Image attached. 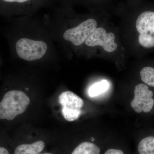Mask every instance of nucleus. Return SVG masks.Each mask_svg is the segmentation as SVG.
<instances>
[{"label":"nucleus","mask_w":154,"mask_h":154,"mask_svg":"<svg viewBox=\"0 0 154 154\" xmlns=\"http://www.w3.org/2000/svg\"><path fill=\"white\" fill-rule=\"evenodd\" d=\"M100 149L95 144L90 142L80 143L71 154H100Z\"/></svg>","instance_id":"obj_9"},{"label":"nucleus","mask_w":154,"mask_h":154,"mask_svg":"<svg viewBox=\"0 0 154 154\" xmlns=\"http://www.w3.org/2000/svg\"><path fill=\"white\" fill-rule=\"evenodd\" d=\"M44 142L39 140L30 144L20 145L15 149L14 154H38L44 149Z\"/></svg>","instance_id":"obj_8"},{"label":"nucleus","mask_w":154,"mask_h":154,"mask_svg":"<svg viewBox=\"0 0 154 154\" xmlns=\"http://www.w3.org/2000/svg\"><path fill=\"white\" fill-rule=\"evenodd\" d=\"M59 102L62 107V113L67 121H74L80 117L84 101L72 91L63 92L59 97Z\"/></svg>","instance_id":"obj_4"},{"label":"nucleus","mask_w":154,"mask_h":154,"mask_svg":"<svg viewBox=\"0 0 154 154\" xmlns=\"http://www.w3.org/2000/svg\"><path fill=\"white\" fill-rule=\"evenodd\" d=\"M0 154H9L8 151L4 147L0 148Z\"/></svg>","instance_id":"obj_15"},{"label":"nucleus","mask_w":154,"mask_h":154,"mask_svg":"<svg viewBox=\"0 0 154 154\" xmlns=\"http://www.w3.org/2000/svg\"><path fill=\"white\" fill-rule=\"evenodd\" d=\"M104 154H125L124 152L119 149H110L107 150Z\"/></svg>","instance_id":"obj_14"},{"label":"nucleus","mask_w":154,"mask_h":154,"mask_svg":"<svg viewBox=\"0 0 154 154\" xmlns=\"http://www.w3.org/2000/svg\"><path fill=\"white\" fill-rule=\"evenodd\" d=\"M140 154H154V136H149L144 138L138 145Z\"/></svg>","instance_id":"obj_10"},{"label":"nucleus","mask_w":154,"mask_h":154,"mask_svg":"<svg viewBox=\"0 0 154 154\" xmlns=\"http://www.w3.org/2000/svg\"><path fill=\"white\" fill-rule=\"evenodd\" d=\"M67 1H81V2H88V1H93V0H67Z\"/></svg>","instance_id":"obj_16"},{"label":"nucleus","mask_w":154,"mask_h":154,"mask_svg":"<svg viewBox=\"0 0 154 154\" xmlns=\"http://www.w3.org/2000/svg\"><path fill=\"white\" fill-rule=\"evenodd\" d=\"M16 51L22 59L32 61L40 59L46 53L47 45L44 42L22 38L17 42Z\"/></svg>","instance_id":"obj_3"},{"label":"nucleus","mask_w":154,"mask_h":154,"mask_svg":"<svg viewBox=\"0 0 154 154\" xmlns=\"http://www.w3.org/2000/svg\"><path fill=\"white\" fill-rule=\"evenodd\" d=\"M136 28L139 33L138 41L142 47L147 49L154 48V11L146 10L139 15Z\"/></svg>","instance_id":"obj_2"},{"label":"nucleus","mask_w":154,"mask_h":154,"mask_svg":"<svg viewBox=\"0 0 154 154\" xmlns=\"http://www.w3.org/2000/svg\"><path fill=\"white\" fill-rule=\"evenodd\" d=\"M30 99L23 91L13 90L7 92L0 103V119L11 121L25 112Z\"/></svg>","instance_id":"obj_1"},{"label":"nucleus","mask_w":154,"mask_h":154,"mask_svg":"<svg viewBox=\"0 0 154 154\" xmlns=\"http://www.w3.org/2000/svg\"><path fill=\"white\" fill-rule=\"evenodd\" d=\"M134 97L131 103L134 110L137 113H148L154 107V92L145 84H140L135 88Z\"/></svg>","instance_id":"obj_5"},{"label":"nucleus","mask_w":154,"mask_h":154,"mask_svg":"<svg viewBox=\"0 0 154 154\" xmlns=\"http://www.w3.org/2000/svg\"><path fill=\"white\" fill-rule=\"evenodd\" d=\"M115 39V36L113 33H107L104 28L101 27L96 28L85 42L86 45L90 47L101 46L107 52H112L118 48Z\"/></svg>","instance_id":"obj_7"},{"label":"nucleus","mask_w":154,"mask_h":154,"mask_svg":"<svg viewBox=\"0 0 154 154\" xmlns=\"http://www.w3.org/2000/svg\"><path fill=\"white\" fill-rule=\"evenodd\" d=\"M141 79L145 84L149 87L154 88V67L146 66L140 72Z\"/></svg>","instance_id":"obj_12"},{"label":"nucleus","mask_w":154,"mask_h":154,"mask_svg":"<svg viewBox=\"0 0 154 154\" xmlns=\"http://www.w3.org/2000/svg\"><path fill=\"white\" fill-rule=\"evenodd\" d=\"M52 154L49 153H44V154Z\"/></svg>","instance_id":"obj_17"},{"label":"nucleus","mask_w":154,"mask_h":154,"mask_svg":"<svg viewBox=\"0 0 154 154\" xmlns=\"http://www.w3.org/2000/svg\"><path fill=\"white\" fill-rule=\"evenodd\" d=\"M97 22L95 19H89L77 27L66 30L63 33L65 40L71 42L75 46L81 45L96 29Z\"/></svg>","instance_id":"obj_6"},{"label":"nucleus","mask_w":154,"mask_h":154,"mask_svg":"<svg viewBox=\"0 0 154 154\" xmlns=\"http://www.w3.org/2000/svg\"><path fill=\"white\" fill-rule=\"evenodd\" d=\"M109 87V83L107 80H102L91 86L88 91V94L90 97H96L106 92Z\"/></svg>","instance_id":"obj_11"},{"label":"nucleus","mask_w":154,"mask_h":154,"mask_svg":"<svg viewBox=\"0 0 154 154\" xmlns=\"http://www.w3.org/2000/svg\"><path fill=\"white\" fill-rule=\"evenodd\" d=\"M36 0H1L4 4L11 5H25L27 4H31V2H34Z\"/></svg>","instance_id":"obj_13"}]
</instances>
